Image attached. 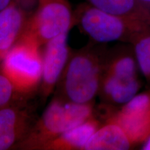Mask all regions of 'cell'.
I'll list each match as a JSON object with an SVG mask.
<instances>
[{"label": "cell", "mask_w": 150, "mask_h": 150, "mask_svg": "<svg viewBox=\"0 0 150 150\" xmlns=\"http://www.w3.org/2000/svg\"><path fill=\"white\" fill-rule=\"evenodd\" d=\"M90 42L70 52L54 96L76 104L93 103L98 95L107 50Z\"/></svg>", "instance_id": "cell-1"}, {"label": "cell", "mask_w": 150, "mask_h": 150, "mask_svg": "<svg viewBox=\"0 0 150 150\" xmlns=\"http://www.w3.org/2000/svg\"><path fill=\"white\" fill-rule=\"evenodd\" d=\"M95 114L94 104H76L54 96L18 149H41L43 146Z\"/></svg>", "instance_id": "cell-2"}, {"label": "cell", "mask_w": 150, "mask_h": 150, "mask_svg": "<svg viewBox=\"0 0 150 150\" xmlns=\"http://www.w3.org/2000/svg\"><path fill=\"white\" fill-rule=\"evenodd\" d=\"M40 48L33 39L22 35L1 61L0 72L23 97H30L40 88L42 72Z\"/></svg>", "instance_id": "cell-3"}, {"label": "cell", "mask_w": 150, "mask_h": 150, "mask_svg": "<svg viewBox=\"0 0 150 150\" xmlns=\"http://www.w3.org/2000/svg\"><path fill=\"white\" fill-rule=\"evenodd\" d=\"M74 24L98 44L120 41L130 43L137 33L149 29L134 22L108 13L84 1L73 11ZM150 29V28H149Z\"/></svg>", "instance_id": "cell-4"}, {"label": "cell", "mask_w": 150, "mask_h": 150, "mask_svg": "<svg viewBox=\"0 0 150 150\" xmlns=\"http://www.w3.org/2000/svg\"><path fill=\"white\" fill-rule=\"evenodd\" d=\"M69 0H37L36 8L22 35L33 39L42 47L74 27V15Z\"/></svg>", "instance_id": "cell-5"}, {"label": "cell", "mask_w": 150, "mask_h": 150, "mask_svg": "<svg viewBox=\"0 0 150 150\" xmlns=\"http://www.w3.org/2000/svg\"><path fill=\"white\" fill-rule=\"evenodd\" d=\"M102 108L104 121L111 120L120 125L134 146L144 143L150 136V88L120 108L105 104Z\"/></svg>", "instance_id": "cell-6"}, {"label": "cell", "mask_w": 150, "mask_h": 150, "mask_svg": "<svg viewBox=\"0 0 150 150\" xmlns=\"http://www.w3.org/2000/svg\"><path fill=\"white\" fill-rule=\"evenodd\" d=\"M28 98H20L0 108V150L16 149L35 125L33 108Z\"/></svg>", "instance_id": "cell-7"}, {"label": "cell", "mask_w": 150, "mask_h": 150, "mask_svg": "<svg viewBox=\"0 0 150 150\" xmlns=\"http://www.w3.org/2000/svg\"><path fill=\"white\" fill-rule=\"evenodd\" d=\"M68 33H61L45 45L42 79L38 90L42 102H45L53 93L68 61L70 54L67 44Z\"/></svg>", "instance_id": "cell-8"}, {"label": "cell", "mask_w": 150, "mask_h": 150, "mask_svg": "<svg viewBox=\"0 0 150 150\" xmlns=\"http://www.w3.org/2000/svg\"><path fill=\"white\" fill-rule=\"evenodd\" d=\"M31 13L20 0L0 11V58L1 61L22 36Z\"/></svg>", "instance_id": "cell-9"}, {"label": "cell", "mask_w": 150, "mask_h": 150, "mask_svg": "<svg viewBox=\"0 0 150 150\" xmlns=\"http://www.w3.org/2000/svg\"><path fill=\"white\" fill-rule=\"evenodd\" d=\"M141 88L138 78L124 79L102 74L98 95L107 106H122L134 97Z\"/></svg>", "instance_id": "cell-10"}, {"label": "cell", "mask_w": 150, "mask_h": 150, "mask_svg": "<svg viewBox=\"0 0 150 150\" xmlns=\"http://www.w3.org/2000/svg\"><path fill=\"white\" fill-rule=\"evenodd\" d=\"M108 13L120 17L141 27L150 28V9L138 0H84Z\"/></svg>", "instance_id": "cell-11"}, {"label": "cell", "mask_w": 150, "mask_h": 150, "mask_svg": "<svg viewBox=\"0 0 150 150\" xmlns=\"http://www.w3.org/2000/svg\"><path fill=\"white\" fill-rule=\"evenodd\" d=\"M102 125V121L95 114L84 122L50 140L41 149L83 150L86 144Z\"/></svg>", "instance_id": "cell-12"}, {"label": "cell", "mask_w": 150, "mask_h": 150, "mask_svg": "<svg viewBox=\"0 0 150 150\" xmlns=\"http://www.w3.org/2000/svg\"><path fill=\"white\" fill-rule=\"evenodd\" d=\"M134 146L120 125L106 120L94 133L83 150H127Z\"/></svg>", "instance_id": "cell-13"}, {"label": "cell", "mask_w": 150, "mask_h": 150, "mask_svg": "<svg viewBox=\"0 0 150 150\" xmlns=\"http://www.w3.org/2000/svg\"><path fill=\"white\" fill-rule=\"evenodd\" d=\"M130 44L134 49L139 71L150 86V29L137 33Z\"/></svg>", "instance_id": "cell-14"}, {"label": "cell", "mask_w": 150, "mask_h": 150, "mask_svg": "<svg viewBox=\"0 0 150 150\" xmlns=\"http://www.w3.org/2000/svg\"><path fill=\"white\" fill-rule=\"evenodd\" d=\"M20 98H27L17 93L10 80L0 72V108Z\"/></svg>", "instance_id": "cell-15"}, {"label": "cell", "mask_w": 150, "mask_h": 150, "mask_svg": "<svg viewBox=\"0 0 150 150\" xmlns=\"http://www.w3.org/2000/svg\"><path fill=\"white\" fill-rule=\"evenodd\" d=\"M14 0H0V11L3 10L6 7L10 5Z\"/></svg>", "instance_id": "cell-16"}, {"label": "cell", "mask_w": 150, "mask_h": 150, "mask_svg": "<svg viewBox=\"0 0 150 150\" xmlns=\"http://www.w3.org/2000/svg\"><path fill=\"white\" fill-rule=\"evenodd\" d=\"M141 149L142 150H150V136L148 138V139L144 142L142 146Z\"/></svg>", "instance_id": "cell-17"}, {"label": "cell", "mask_w": 150, "mask_h": 150, "mask_svg": "<svg viewBox=\"0 0 150 150\" xmlns=\"http://www.w3.org/2000/svg\"><path fill=\"white\" fill-rule=\"evenodd\" d=\"M138 1H141V2L144 3V4H150V0H138Z\"/></svg>", "instance_id": "cell-18"}, {"label": "cell", "mask_w": 150, "mask_h": 150, "mask_svg": "<svg viewBox=\"0 0 150 150\" xmlns=\"http://www.w3.org/2000/svg\"><path fill=\"white\" fill-rule=\"evenodd\" d=\"M1 58H0V63H1Z\"/></svg>", "instance_id": "cell-19"}]
</instances>
